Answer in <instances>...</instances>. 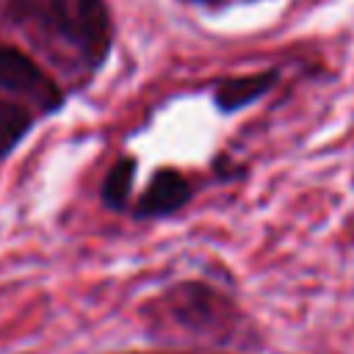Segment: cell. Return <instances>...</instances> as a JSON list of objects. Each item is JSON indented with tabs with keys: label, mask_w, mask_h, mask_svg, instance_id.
Here are the masks:
<instances>
[{
	"label": "cell",
	"mask_w": 354,
	"mask_h": 354,
	"mask_svg": "<svg viewBox=\"0 0 354 354\" xmlns=\"http://www.w3.org/2000/svg\"><path fill=\"white\" fill-rule=\"evenodd\" d=\"M53 17L61 33L86 55H105L111 41V19L102 0H53Z\"/></svg>",
	"instance_id": "cell-1"
},
{
	"label": "cell",
	"mask_w": 354,
	"mask_h": 354,
	"mask_svg": "<svg viewBox=\"0 0 354 354\" xmlns=\"http://www.w3.org/2000/svg\"><path fill=\"white\" fill-rule=\"evenodd\" d=\"M0 88L19 94L44 111H55L64 100L58 86L25 53L14 47H0Z\"/></svg>",
	"instance_id": "cell-2"
},
{
	"label": "cell",
	"mask_w": 354,
	"mask_h": 354,
	"mask_svg": "<svg viewBox=\"0 0 354 354\" xmlns=\"http://www.w3.org/2000/svg\"><path fill=\"white\" fill-rule=\"evenodd\" d=\"M191 196V185L174 169H160L138 199V216H166L183 207Z\"/></svg>",
	"instance_id": "cell-3"
},
{
	"label": "cell",
	"mask_w": 354,
	"mask_h": 354,
	"mask_svg": "<svg viewBox=\"0 0 354 354\" xmlns=\"http://www.w3.org/2000/svg\"><path fill=\"white\" fill-rule=\"evenodd\" d=\"M277 80V72H257V75H246V77H232L224 80L216 91V105L221 111H235L241 105L254 102L257 97H263L271 83Z\"/></svg>",
	"instance_id": "cell-4"
},
{
	"label": "cell",
	"mask_w": 354,
	"mask_h": 354,
	"mask_svg": "<svg viewBox=\"0 0 354 354\" xmlns=\"http://www.w3.org/2000/svg\"><path fill=\"white\" fill-rule=\"evenodd\" d=\"M28 130H30V113L17 102L0 100V155L14 149Z\"/></svg>",
	"instance_id": "cell-5"
},
{
	"label": "cell",
	"mask_w": 354,
	"mask_h": 354,
	"mask_svg": "<svg viewBox=\"0 0 354 354\" xmlns=\"http://www.w3.org/2000/svg\"><path fill=\"white\" fill-rule=\"evenodd\" d=\"M133 171H136V163L130 158H119L116 166L108 171L105 177V185H102V199L108 207H124L127 196H130V183H133Z\"/></svg>",
	"instance_id": "cell-6"
}]
</instances>
